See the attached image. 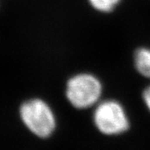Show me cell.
Returning a JSON list of instances; mask_svg holds the SVG:
<instances>
[{
    "label": "cell",
    "mask_w": 150,
    "mask_h": 150,
    "mask_svg": "<svg viewBox=\"0 0 150 150\" xmlns=\"http://www.w3.org/2000/svg\"><path fill=\"white\" fill-rule=\"evenodd\" d=\"M102 93V84L89 74H77L67 83L66 96L76 108L84 109L95 104Z\"/></svg>",
    "instance_id": "2"
},
{
    "label": "cell",
    "mask_w": 150,
    "mask_h": 150,
    "mask_svg": "<svg viewBox=\"0 0 150 150\" xmlns=\"http://www.w3.org/2000/svg\"><path fill=\"white\" fill-rule=\"evenodd\" d=\"M19 112L23 123L34 135L46 139L54 133L56 127L54 112L42 99L33 98L24 102Z\"/></svg>",
    "instance_id": "1"
},
{
    "label": "cell",
    "mask_w": 150,
    "mask_h": 150,
    "mask_svg": "<svg viewBox=\"0 0 150 150\" xmlns=\"http://www.w3.org/2000/svg\"><path fill=\"white\" fill-rule=\"evenodd\" d=\"M134 66L142 76L150 79V49L139 48L134 54Z\"/></svg>",
    "instance_id": "4"
},
{
    "label": "cell",
    "mask_w": 150,
    "mask_h": 150,
    "mask_svg": "<svg viewBox=\"0 0 150 150\" xmlns=\"http://www.w3.org/2000/svg\"><path fill=\"white\" fill-rule=\"evenodd\" d=\"M93 121L97 129L106 135L122 134L129 129V122L123 106L114 100H107L98 105Z\"/></svg>",
    "instance_id": "3"
},
{
    "label": "cell",
    "mask_w": 150,
    "mask_h": 150,
    "mask_svg": "<svg viewBox=\"0 0 150 150\" xmlns=\"http://www.w3.org/2000/svg\"><path fill=\"white\" fill-rule=\"evenodd\" d=\"M143 98L144 100L146 106L150 111V86L144 89V91L143 93Z\"/></svg>",
    "instance_id": "6"
},
{
    "label": "cell",
    "mask_w": 150,
    "mask_h": 150,
    "mask_svg": "<svg viewBox=\"0 0 150 150\" xmlns=\"http://www.w3.org/2000/svg\"><path fill=\"white\" fill-rule=\"evenodd\" d=\"M91 6L102 13L112 12L120 3V0H88Z\"/></svg>",
    "instance_id": "5"
}]
</instances>
